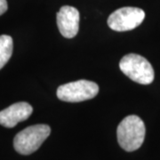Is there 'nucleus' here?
I'll return each mask as SVG.
<instances>
[{"instance_id":"obj_1","label":"nucleus","mask_w":160,"mask_h":160,"mask_svg":"<svg viewBox=\"0 0 160 160\" xmlns=\"http://www.w3.org/2000/svg\"><path fill=\"white\" fill-rule=\"evenodd\" d=\"M145 132L146 128L142 118L135 115H130L122 120L118 126V142L126 151H135L142 145Z\"/></svg>"},{"instance_id":"obj_2","label":"nucleus","mask_w":160,"mask_h":160,"mask_svg":"<svg viewBox=\"0 0 160 160\" xmlns=\"http://www.w3.org/2000/svg\"><path fill=\"white\" fill-rule=\"evenodd\" d=\"M51 133V128L47 125H34L18 132L13 139V147L18 153L30 155L39 149Z\"/></svg>"},{"instance_id":"obj_3","label":"nucleus","mask_w":160,"mask_h":160,"mask_svg":"<svg viewBox=\"0 0 160 160\" xmlns=\"http://www.w3.org/2000/svg\"><path fill=\"white\" fill-rule=\"evenodd\" d=\"M119 68L126 77L139 84L149 85L154 80V69L151 64L136 53L125 55L120 61Z\"/></svg>"},{"instance_id":"obj_4","label":"nucleus","mask_w":160,"mask_h":160,"mask_svg":"<svg viewBox=\"0 0 160 160\" xmlns=\"http://www.w3.org/2000/svg\"><path fill=\"white\" fill-rule=\"evenodd\" d=\"M98 92L99 86L96 83L81 79L59 86L57 97L67 102H80L94 98Z\"/></svg>"},{"instance_id":"obj_5","label":"nucleus","mask_w":160,"mask_h":160,"mask_svg":"<svg viewBox=\"0 0 160 160\" xmlns=\"http://www.w3.org/2000/svg\"><path fill=\"white\" fill-rule=\"evenodd\" d=\"M145 19V12L138 7H122L108 18V25L115 31H127L137 28Z\"/></svg>"},{"instance_id":"obj_6","label":"nucleus","mask_w":160,"mask_h":160,"mask_svg":"<svg viewBox=\"0 0 160 160\" xmlns=\"http://www.w3.org/2000/svg\"><path fill=\"white\" fill-rule=\"evenodd\" d=\"M57 26L61 34L66 38H72L79 29V12L73 6H64L57 12Z\"/></svg>"},{"instance_id":"obj_7","label":"nucleus","mask_w":160,"mask_h":160,"mask_svg":"<svg viewBox=\"0 0 160 160\" xmlns=\"http://www.w3.org/2000/svg\"><path fill=\"white\" fill-rule=\"evenodd\" d=\"M32 112L33 108L28 102H20L12 104L0 111V125L7 128H12L19 122L28 119Z\"/></svg>"},{"instance_id":"obj_8","label":"nucleus","mask_w":160,"mask_h":160,"mask_svg":"<svg viewBox=\"0 0 160 160\" xmlns=\"http://www.w3.org/2000/svg\"><path fill=\"white\" fill-rule=\"evenodd\" d=\"M13 42L10 36L2 35L0 36V69H2L12 54Z\"/></svg>"},{"instance_id":"obj_9","label":"nucleus","mask_w":160,"mask_h":160,"mask_svg":"<svg viewBox=\"0 0 160 160\" xmlns=\"http://www.w3.org/2000/svg\"><path fill=\"white\" fill-rule=\"evenodd\" d=\"M7 8H8V5L6 0H0V15L5 13L7 11Z\"/></svg>"}]
</instances>
